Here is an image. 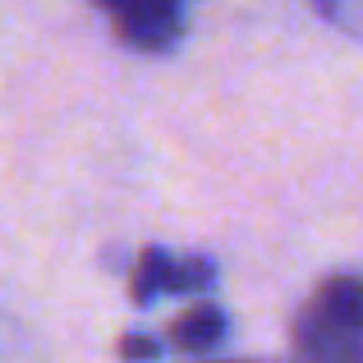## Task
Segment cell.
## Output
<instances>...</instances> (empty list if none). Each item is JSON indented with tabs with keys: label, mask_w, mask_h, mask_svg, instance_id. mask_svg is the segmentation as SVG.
I'll use <instances>...</instances> for the list:
<instances>
[{
	"label": "cell",
	"mask_w": 363,
	"mask_h": 363,
	"mask_svg": "<svg viewBox=\"0 0 363 363\" xmlns=\"http://www.w3.org/2000/svg\"><path fill=\"white\" fill-rule=\"evenodd\" d=\"M299 363H363V276L336 272L294 318Z\"/></svg>",
	"instance_id": "cell-1"
},
{
	"label": "cell",
	"mask_w": 363,
	"mask_h": 363,
	"mask_svg": "<svg viewBox=\"0 0 363 363\" xmlns=\"http://www.w3.org/2000/svg\"><path fill=\"white\" fill-rule=\"evenodd\" d=\"M225 331H230V318H225L221 303L203 299L194 303V308H184L175 322H170V345L184 350V354H207V350H216L225 340Z\"/></svg>",
	"instance_id": "cell-4"
},
{
	"label": "cell",
	"mask_w": 363,
	"mask_h": 363,
	"mask_svg": "<svg viewBox=\"0 0 363 363\" xmlns=\"http://www.w3.org/2000/svg\"><path fill=\"white\" fill-rule=\"evenodd\" d=\"M129 51L157 55L184 37V0H92Z\"/></svg>",
	"instance_id": "cell-2"
},
{
	"label": "cell",
	"mask_w": 363,
	"mask_h": 363,
	"mask_svg": "<svg viewBox=\"0 0 363 363\" xmlns=\"http://www.w3.org/2000/svg\"><path fill=\"white\" fill-rule=\"evenodd\" d=\"M120 359L124 363H152V359H161V340L143 336V331H129V336H120Z\"/></svg>",
	"instance_id": "cell-6"
},
{
	"label": "cell",
	"mask_w": 363,
	"mask_h": 363,
	"mask_svg": "<svg viewBox=\"0 0 363 363\" xmlns=\"http://www.w3.org/2000/svg\"><path fill=\"white\" fill-rule=\"evenodd\" d=\"M331 28H340L345 37H359L363 42V0H308Z\"/></svg>",
	"instance_id": "cell-5"
},
{
	"label": "cell",
	"mask_w": 363,
	"mask_h": 363,
	"mask_svg": "<svg viewBox=\"0 0 363 363\" xmlns=\"http://www.w3.org/2000/svg\"><path fill=\"white\" fill-rule=\"evenodd\" d=\"M212 281H216L212 257L143 248L133 272H129V299L133 303H157L161 294H203V290H212Z\"/></svg>",
	"instance_id": "cell-3"
}]
</instances>
